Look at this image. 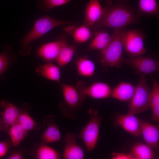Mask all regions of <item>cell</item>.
Masks as SVG:
<instances>
[{
    "label": "cell",
    "mask_w": 159,
    "mask_h": 159,
    "mask_svg": "<svg viewBox=\"0 0 159 159\" xmlns=\"http://www.w3.org/2000/svg\"><path fill=\"white\" fill-rule=\"evenodd\" d=\"M104 9L103 15L95 24L96 27H125L129 24L139 22L140 17L143 15L125 0H119L115 4L107 0Z\"/></svg>",
    "instance_id": "cell-1"
},
{
    "label": "cell",
    "mask_w": 159,
    "mask_h": 159,
    "mask_svg": "<svg viewBox=\"0 0 159 159\" xmlns=\"http://www.w3.org/2000/svg\"><path fill=\"white\" fill-rule=\"evenodd\" d=\"M127 31L125 27L115 29L110 43L101 51L100 61L103 67L119 68L123 64L122 54Z\"/></svg>",
    "instance_id": "cell-2"
},
{
    "label": "cell",
    "mask_w": 159,
    "mask_h": 159,
    "mask_svg": "<svg viewBox=\"0 0 159 159\" xmlns=\"http://www.w3.org/2000/svg\"><path fill=\"white\" fill-rule=\"evenodd\" d=\"M76 24V22L57 20L48 16H44L36 20L30 31L25 35L21 42L20 53L23 55L29 54L31 47L30 44L40 39L51 29L57 26L67 24Z\"/></svg>",
    "instance_id": "cell-3"
},
{
    "label": "cell",
    "mask_w": 159,
    "mask_h": 159,
    "mask_svg": "<svg viewBox=\"0 0 159 159\" xmlns=\"http://www.w3.org/2000/svg\"><path fill=\"white\" fill-rule=\"evenodd\" d=\"M151 92L145 77L140 76L134 94L128 106L127 113L135 115L150 108Z\"/></svg>",
    "instance_id": "cell-4"
},
{
    "label": "cell",
    "mask_w": 159,
    "mask_h": 159,
    "mask_svg": "<svg viewBox=\"0 0 159 159\" xmlns=\"http://www.w3.org/2000/svg\"><path fill=\"white\" fill-rule=\"evenodd\" d=\"M60 84L65 102L60 104L59 108L64 116L74 119L76 112L80 108L87 96L81 95L72 85L61 83Z\"/></svg>",
    "instance_id": "cell-5"
},
{
    "label": "cell",
    "mask_w": 159,
    "mask_h": 159,
    "mask_svg": "<svg viewBox=\"0 0 159 159\" xmlns=\"http://www.w3.org/2000/svg\"><path fill=\"white\" fill-rule=\"evenodd\" d=\"M90 120L82 128L78 136L84 142L89 152H92L96 146L99 137L102 117L96 109L90 108L88 111Z\"/></svg>",
    "instance_id": "cell-6"
},
{
    "label": "cell",
    "mask_w": 159,
    "mask_h": 159,
    "mask_svg": "<svg viewBox=\"0 0 159 159\" xmlns=\"http://www.w3.org/2000/svg\"><path fill=\"white\" fill-rule=\"evenodd\" d=\"M123 64L130 67L136 74L145 77L151 75L159 70V63L155 55H140L123 58Z\"/></svg>",
    "instance_id": "cell-7"
},
{
    "label": "cell",
    "mask_w": 159,
    "mask_h": 159,
    "mask_svg": "<svg viewBox=\"0 0 159 159\" xmlns=\"http://www.w3.org/2000/svg\"><path fill=\"white\" fill-rule=\"evenodd\" d=\"M145 36L142 32L136 29L127 30L124 47L130 57L145 54L147 51L144 45Z\"/></svg>",
    "instance_id": "cell-8"
},
{
    "label": "cell",
    "mask_w": 159,
    "mask_h": 159,
    "mask_svg": "<svg viewBox=\"0 0 159 159\" xmlns=\"http://www.w3.org/2000/svg\"><path fill=\"white\" fill-rule=\"evenodd\" d=\"M76 88L81 95L96 99L111 97L112 91L109 85L101 82H95L87 86L84 82L80 81L77 83Z\"/></svg>",
    "instance_id": "cell-9"
},
{
    "label": "cell",
    "mask_w": 159,
    "mask_h": 159,
    "mask_svg": "<svg viewBox=\"0 0 159 159\" xmlns=\"http://www.w3.org/2000/svg\"><path fill=\"white\" fill-rule=\"evenodd\" d=\"M141 134L145 144L158 151L159 144V125L138 118Z\"/></svg>",
    "instance_id": "cell-10"
},
{
    "label": "cell",
    "mask_w": 159,
    "mask_h": 159,
    "mask_svg": "<svg viewBox=\"0 0 159 159\" xmlns=\"http://www.w3.org/2000/svg\"><path fill=\"white\" fill-rule=\"evenodd\" d=\"M64 39L45 44L37 50V55L45 61L51 62L56 59L62 48L67 44Z\"/></svg>",
    "instance_id": "cell-11"
},
{
    "label": "cell",
    "mask_w": 159,
    "mask_h": 159,
    "mask_svg": "<svg viewBox=\"0 0 159 159\" xmlns=\"http://www.w3.org/2000/svg\"><path fill=\"white\" fill-rule=\"evenodd\" d=\"M76 137L73 133L68 132L64 137V147L63 157L66 159H83L85 155L81 147L76 141Z\"/></svg>",
    "instance_id": "cell-12"
},
{
    "label": "cell",
    "mask_w": 159,
    "mask_h": 159,
    "mask_svg": "<svg viewBox=\"0 0 159 159\" xmlns=\"http://www.w3.org/2000/svg\"><path fill=\"white\" fill-rule=\"evenodd\" d=\"M115 122L134 136L138 137L141 135L138 118L135 115L127 113L119 115L115 118Z\"/></svg>",
    "instance_id": "cell-13"
},
{
    "label": "cell",
    "mask_w": 159,
    "mask_h": 159,
    "mask_svg": "<svg viewBox=\"0 0 159 159\" xmlns=\"http://www.w3.org/2000/svg\"><path fill=\"white\" fill-rule=\"evenodd\" d=\"M104 13V8L98 0H90L86 7L84 24L92 26L100 20Z\"/></svg>",
    "instance_id": "cell-14"
},
{
    "label": "cell",
    "mask_w": 159,
    "mask_h": 159,
    "mask_svg": "<svg viewBox=\"0 0 159 159\" xmlns=\"http://www.w3.org/2000/svg\"><path fill=\"white\" fill-rule=\"evenodd\" d=\"M0 106L4 108V111L1 113V118L6 127L9 129V127L17 122L20 111L18 107L6 100L1 101Z\"/></svg>",
    "instance_id": "cell-15"
},
{
    "label": "cell",
    "mask_w": 159,
    "mask_h": 159,
    "mask_svg": "<svg viewBox=\"0 0 159 159\" xmlns=\"http://www.w3.org/2000/svg\"><path fill=\"white\" fill-rule=\"evenodd\" d=\"M135 88L136 86L130 83L122 82L112 90L111 97L121 101L130 103Z\"/></svg>",
    "instance_id": "cell-16"
},
{
    "label": "cell",
    "mask_w": 159,
    "mask_h": 159,
    "mask_svg": "<svg viewBox=\"0 0 159 159\" xmlns=\"http://www.w3.org/2000/svg\"><path fill=\"white\" fill-rule=\"evenodd\" d=\"M111 35L102 30L95 32L93 39L90 43L87 51L104 49L108 46L111 39Z\"/></svg>",
    "instance_id": "cell-17"
},
{
    "label": "cell",
    "mask_w": 159,
    "mask_h": 159,
    "mask_svg": "<svg viewBox=\"0 0 159 159\" xmlns=\"http://www.w3.org/2000/svg\"><path fill=\"white\" fill-rule=\"evenodd\" d=\"M65 30L72 34L74 41L79 43L87 41L92 36L90 26L85 24L77 27L70 26L65 28Z\"/></svg>",
    "instance_id": "cell-18"
},
{
    "label": "cell",
    "mask_w": 159,
    "mask_h": 159,
    "mask_svg": "<svg viewBox=\"0 0 159 159\" xmlns=\"http://www.w3.org/2000/svg\"><path fill=\"white\" fill-rule=\"evenodd\" d=\"M36 72L38 74L49 80L61 83L59 67L51 63L38 66L36 69Z\"/></svg>",
    "instance_id": "cell-19"
},
{
    "label": "cell",
    "mask_w": 159,
    "mask_h": 159,
    "mask_svg": "<svg viewBox=\"0 0 159 159\" xmlns=\"http://www.w3.org/2000/svg\"><path fill=\"white\" fill-rule=\"evenodd\" d=\"M47 123V127L40 136L42 141L44 144H49L60 141L61 134L58 126L53 121H49Z\"/></svg>",
    "instance_id": "cell-20"
},
{
    "label": "cell",
    "mask_w": 159,
    "mask_h": 159,
    "mask_svg": "<svg viewBox=\"0 0 159 159\" xmlns=\"http://www.w3.org/2000/svg\"><path fill=\"white\" fill-rule=\"evenodd\" d=\"M134 159H153L156 156L155 152L146 144L138 143L132 147L130 152Z\"/></svg>",
    "instance_id": "cell-21"
},
{
    "label": "cell",
    "mask_w": 159,
    "mask_h": 159,
    "mask_svg": "<svg viewBox=\"0 0 159 159\" xmlns=\"http://www.w3.org/2000/svg\"><path fill=\"white\" fill-rule=\"evenodd\" d=\"M74 62L77 66L78 75L91 77L93 75L95 70V64L86 57H79L74 61Z\"/></svg>",
    "instance_id": "cell-22"
},
{
    "label": "cell",
    "mask_w": 159,
    "mask_h": 159,
    "mask_svg": "<svg viewBox=\"0 0 159 159\" xmlns=\"http://www.w3.org/2000/svg\"><path fill=\"white\" fill-rule=\"evenodd\" d=\"M27 131L17 122L10 126L8 132L12 145L14 146L19 145L26 136Z\"/></svg>",
    "instance_id": "cell-23"
},
{
    "label": "cell",
    "mask_w": 159,
    "mask_h": 159,
    "mask_svg": "<svg viewBox=\"0 0 159 159\" xmlns=\"http://www.w3.org/2000/svg\"><path fill=\"white\" fill-rule=\"evenodd\" d=\"M76 48L75 45L67 43L62 48L56 60L59 67L64 66L71 61Z\"/></svg>",
    "instance_id": "cell-24"
},
{
    "label": "cell",
    "mask_w": 159,
    "mask_h": 159,
    "mask_svg": "<svg viewBox=\"0 0 159 159\" xmlns=\"http://www.w3.org/2000/svg\"><path fill=\"white\" fill-rule=\"evenodd\" d=\"M139 11L143 15L147 14L158 17L159 7L156 0H139Z\"/></svg>",
    "instance_id": "cell-25"
},
{
    "label": "cell",
    "mask_w": 159,
    "mask_h": 159,
    "mask_svg": "<svg viewBox=\"0 0 159 159\" xmlns=\"http://www.w3.org/2000/svg\"><path fill=\"white\" fill-rule=\"evenodd\" d=\"M38 148L36 153L37 158L40 159H59L60 158L59 153L44 143Z\"/></svg>",
    "instance_id": "cell-26"
},
{
    "label": "cell",
    "mask_w": 159,
    "mask_h": 159,
    "mask_svg": "<svg viewBox=\"0 0 159 159\" xmlns=\"http://www.w3.org/2000/svg\"><path fill=\"white\" fill-rule=\"evenodd\" d=\"M72 0H37L38 7L41 10L49 11L52 8L65 4Z\"/></svg>",
    "instance_id": "cell-27"
},
{
    "label": "cell",
    "mask_w": 159,
    "mask_h": 159,
    "mask_svg": "<svg viewBox=\"0 0 159 159\" xmlns=\"http://www.w3.org/2000/svg\"><path fill=\"white\" fill-rule=\"evenodd\" d=\"M3 49V52L0 53V75L6 71L11 63V47L8 45L4 46Z\"/></svg>",
    "instance_id": "cell-28"
},
{
    "label": "cell",
    "mask_w": 159,
    "mask_h": 159,
    "mask_svg": "<svg viewBox=\"0 0 159 159\" xmlns=\"http://www.w3.org/2000/svg\"><path fill=\"white\" fill-rule=\"evenodd\" d=\"M17 122L27 131L34 130L36 125V122L32 117L27 113L22 111H20Z\"/></svg>",
    "instance_id": "cell-29"
},
{
    "label": "cell",
    "mask_w": 159,
    "mask_h": 159,
    "mask_svg": "<svg viewBox=\"0 0 159 159\" xmlns=\"http://www.w3.org/2000/svg\"><path fill=\"white\" fill-rule=\"evenodd\" d=\"M152 77L153 87L150 95V108L159 106V85L156 80L153 77Z\"/></svg>",
    "instance_id": "cell-30"
},
{
    "label": "cell",
    "mask_w": 159,
    "mask_h": 159,
    "mask_svg": "<svg viewBox=\"0 0 159 159\" xmlns=\"http://www.w3.org/2000/svg\"><path fill=\"white\" fill-rule=\"evenodd\" d=\"M12 145L11 142L9 141H0V158L6 155Z\"/></svg>",
    "instance_id": "cell-31"
},
{
    "label": "cell",
    "mask_w": 159,
    "mask_h": 159,
    "mask_svg": "<svg viewBox=\"0 0 159 159\" xmlns=\"http://www.w3.org/2000/svg\"><path fill=\"white\" fill-rule=\"evenodd\" d=\"M111 158L113 159H134L130 152L128 153L113 152L112 153Z\"/></svg>",
    "instance_id": "cell-32"
},
{
    "label": "cell",
    "mask_w": 159,
    "mask_h": 159,
    "mask_svg": "<svg viewBox=\"0 0 159 159\" xmlns=\"http://www.w3.org/2000/svg\"><path fill=\"white\" fill-rule=\"evenodd\" d=\"M152 115V119L158 123L159 122V106H155L151 108Z\"/></svg>",
    "instance_id": "cell-33"
},
{
    "label": "cell",
    "mask_w": 159,
    "mask_h": 159,
    "mask_svg": "<svg viewBox=\"0 0 159 159\" xmlns=\"http://www.w3.org/2000/svg\"><path fill=\"white\" fill-rule=\"evenodd\" d=\"M23 158H24L22 154L19 152L13 153L7 158V159H21Z\"/></svg>",
    "instance_id": "cell-34"
},
{
    "label": "cell",
    "mask_w": 159,
    "mask_h": 159,
    "mask_svg": "<svg viewBox=\"0 0 159 159\" xmlns=\"http://www.w3.org/2000/svg\"><path fill=\"white\" fill-rule=\"evenodd\" d=\"M8 129L6 127L0 117V132L5 131L8 132Z\"/></svg>",
    "instance_id": "cell-35"
}]
</instances>
